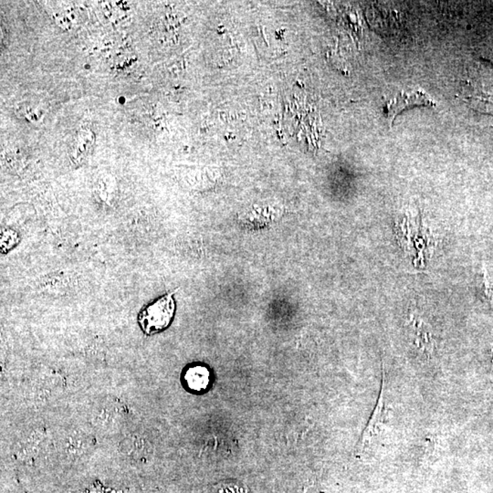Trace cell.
<instances>
[{
	"label": "cell",
	"mask_w": 493,
	"mask_h": 493,
	"mask_svg": "<svg viewBox=\"0 0 493 493\" xmlns=\"http://www.w3.org/2000/svg\"><path fill=\"white\" fill-rule=\"evenodd\" d=\"M175 293L171 291L142 309L138 324L147 336L159 333L171 324L176 312Z\"/></svg>",
	"instance_id": "cell-1"
},
{
	"label": "cell",
	"mask_w": 493,
	"mask_h": 493,
	"mask_svg": "<svg viewBox=\"0 0 493 493\" xmlns=\"http://www.w3.org/2000/svg\"><path fill=\"white\" fill-rule=\"evenodd\" d=\"M386 401H384V389L382 387L377 407L375 408L371 420L369 421L364 434H363L360 443H359V449H360L362 454L367 451V449H370L375 442L379 439L383 431L384 420H386Z\"/></svg>",
	"instance_id": "cell-2"
},
{
	"label": "cell",
	"mask_w": 493,
	"mask_h": 493,
	"mask_svg": "<svg viewBox=\"0 0 493 493\" xmlns=\"http://www.w3.org/2000/svg\"><path fill=\"white\" fill-rule=\"evenodd\" d=\"M432 106L434 102L425 92L421 91H411L400 92L393 100L387 102L386 105L387 116L390 119H395L399 113L413 106Z\"/></svg>",
	"instance_id": "cell-3"
},
{
	"label": "cell",
	"mask_w": 493,
	"mask_h": 493,
	"mask_svg": "<svg viewBox=\"0 0 493 493\" xmlns=\"http://www.w3.org/2000/svg\"><path fill=\"white\" fill-rule=\"evenodd\" d=\"M212 382V373L205 365H192L184 374V383L193 392H204Z\"/></svg>",
	"instance_id": "cell-4"
},
{
	"label": "cell",
	"mask_w": 493,
	"mask_h": 493,
	"mask_svg": "<svg viewBox=\"0 0 493 493\" xmlns=\"http://www.w3.org/2000/svg\"><path fill=\"white\" fill-rule=\"evenodd\" d=\"M20 243V235L13 229H4L1 232V252L6 254Z\"/></svg>",
	"instance_id": "cell-5"
}]
</instances>
